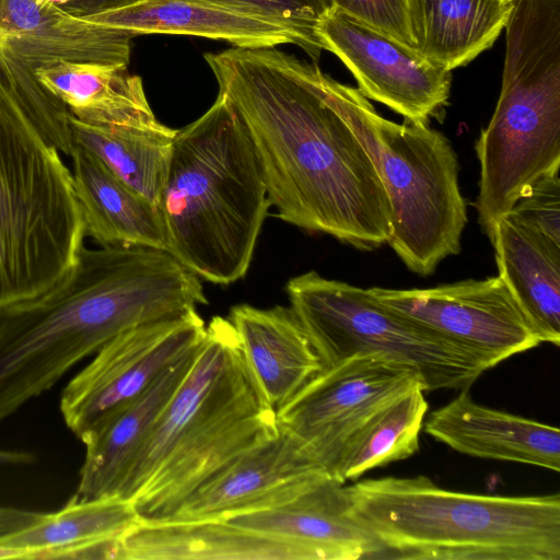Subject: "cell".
I'll return each instance as SVG.
<instances>
[{
    "instance_id": "7c38bea8",
    "label": "cell",
    "mask_w": 560,
    "mask_h": 560,
    "mask_svg": "<svg viewBox=\"0 0 560 560\" xmlns=\"http://www.w3.org/2000/svg\"><path fill=\"white\" fill-rule=\"evenodd\" d=\"M370 290L388 307L466 347L489 369L540 343L499 276L429 289Z\"/></svg>"
},
{
    "instance_id": "e0dca14e",
    "label": "cell",
    "mask_w": 560,
    "mask_h": 560,
    "mask_svg": "<svg viewBox=\"0 0 560 560\" xmlns=\"http://www.w3.org/2000/svg\"><path fill=\"white\" fill-rule=\"evenodd\" d=\"M424 431L465 455L560 470L558 428L479 405L467 389L432 411Z\"/></svg>"
},
{
    "instance_id": "52a82bcc",
    "label": "cell",
    "mask_w": 560,
    "mask_h": 560,
    "mask_svg": "<svg viewBox=\"0 0 560 560\" xmlns=\"http://www.w3.org/2000/svg\"><path fill=\"white\" fill-rule=\"evenodd\" d=\"M320 81L385 188L390 205L388 244L409 270L430 276L443 259L460 252L467 223L458 160L450 140L428 124L382 117L358 89L323 72Z\"/></svg>"
},
{
    "instance_id": "7402d4cb",
    "label": "cell",
    "mask_w": 560,
    "mask_h": 560,
    "mask_svg": "<svg viewBox=\"0 0 560 560\" xmlns=\"http://www.w3.org/2000/svg\"><path fill=\"white\" fill-rule=\"evenodd\" d=\"M73 188L85 235L101 246H139L166 250L159 207L113 174L82 147L71 152Z\"/></svg>"
},
{
    "instance_id": "ac0fdd59",
    "label": "cell",
    "mask_w": 560,
    "mask_h": 560,
    "mask_svg": "<svg viewBox=\"0 0 560 560\" xmlns=\"http://www.w3.org/2000/svg\"><path fill=\"white\" fill-rule=\"evenodd\" d=\"M120 547L122 560H320L304 545L225 520L140 522Z\"/></svg>"
},
{
    "instance_id": "5bb4252c",
    "label": "cell",
    "mask_w": 560,
    "mask_h": 560,
    "mask_svg": "<svg viewBox=\"0 0 560 560\" xmlns=\"http://www.w3.org/2000/svg\"><path fill=\"white\" fill-rule=\"evenodd\" d=\"M325 475L302 444L278 427L212 472L158 522L226 520L270 509Z\"/></svg>"
},
{
    "instance_id": "cb8c5ba5",
    "label": "cell",
    "mask_w": 560,
    "mask_h": 560,
    "mask_svg": "<svg viewBox=\"0 0 560 560\" xmlns=\"http://www.w3.org/2000/svg\"><path fill=\"white\" fill-rule=\"evenodd\" d=\"M415 50L452 71L489 49L505 27L510 0H407Z\"/></svg>"
},
{
    "instance_id": "d6986e66",
    "label": "cell",
    "mask_w": 560,
    "mask_h": 560,
    "mask_svg": "<svg viewBox=\"0 0 560 560\" xmlns=\"http://www.w3.org/2000/svg\"><path fill=\"white\" fill-rule=\"evenodd\" d=\"M201 342L173 362L135 401L82 442L85 454L77 497L120 498L133 463L192 365Z\"/></svg>"
},
{
    "instance_id": "603a6c76",
    "label": "cell",
    "mask_w": 560,
    "mask_h": 560,
    "mask_svg": "<svg viewBox=\"0 0 560 560\" xmlns=\"http://www.w3.org/2000/svg\"><path fill=\"white\" fill-rule=\"evenodd\" d=\"M140 522L130 500L74 494L60 510L0 537V544L34 550L36 559L121 560L120 538Z\"/></svg>"
},
{
    "instance_id": "836d02e7",
    "label": "cell",
    "mask_w": 560,
    "mask_h": 560,
    "mask_svg": "<svg viewBox=\"0 0 560 560\" xmlns=\"http://www.w3.org/2000/svg\"><path fill=\"white\" fill-rule=\"evenodd\" d=\"M35 458L28 451L0 447V466L31 465Z\"/></svg>"
},
{
    "instance_id": "3957f363",
    "label": "cell",
    "mask_w": 560,
    "mask_h": 560,
    "mask_svg": "<svg viewBox=\"0 0 560 560\" xmlns=\"http://www.w3.org/2000/svg\"><path fill=\"white\" fill-rule=\"evenodd\" d=\"M70 112L34 69L0 51V312L61 282L84 247Z\"/></svg>"
},
{
    "instance_id": "83f0119b",
    "label": "cell",
    "mask_w": 560,
    "mask_h": 560,
    "mask_svg": "<svg viewBox=\"0 0 560 560\" xmlns=\"http://www.w3.org/2000/svg\"><path fill=\"white\" fill-rule=\"evenodd\" d=\"M423 393L421 386L416 387L372 416L346 445L331 477L346 483L417 453L428 411Z\"/></svg>"
},
{
    "instance_id": "7a4b0ae2",
    "label": "cell",
    "mask_w": 560,
    "mask_h": 560,
    "mask_svg": "<svg viewBox=\"0 0 560 560\" xmlns=\"http://www.w3.org/2000/svg\"><path fill=\"white\" fill-rule=\"evenodd\" d=\"M200 280L166 250L83 247L47 294L0 312V423L119 334L207 304Z\"/></svg>"
},
{
    "instance_id": "9a60e30c",
    "label": "cell",
    "mask_w": 560,
    "mask_h": 560,
    "mask_svg": "<svg viewBox=\"0 0 560 560\" xmlns=\"http://www.w3.org/2000/svg\"><path fill=\"white\" fill-rule=\"evenodd\" d=\"M133 36L48 0H0V51L34 70L59 61L127 66Z\"/></svg>"
},
{
    "instance_id": "d6a6232c",
    "label": "cell",
    "mask_w": 560,
    "mask_h": 560,
    "mask_svg": "<svg viewBox=\"0 0 560 560\" xmlns=\"http://www.w3.org/2000/svg\"><path fill=\"white\" fill-rule=\"evenodd\" d=\"M45 513L14 506H0V537L27 527L44 517Z\"/></svg>"
},
{
    "instance_id": "5b68a950",
    "label": "cell",
    "mask_w": 560,
    "mask_h": 560,
    "mask_svg": "<svg viewBox=\"0 0 560 560\" xmlns=\"http://www.w3.org/2000/svg\"><path fill=\"white\" fill-rule=\"evenodd\" d=\"M270 207L248 132L219 93L176 130L159 201L166 252L198 278L231 284L246 275Z\"/></svg>"
},
{
    "instance_id": "8fae6325",
    "label": "cell",
    "mask_w": 560,
    "mask_h": 560,
    "mask_svg": "<svg viewBox=\"0 0 560 560\" xmlns=\"http://www.w3.org/2000/svg\"><path fill=\"white\" fill-rule=\"evenodd\" d=\"M419 386L423 388L420 378L406 366L378 355H354L323 369L276 412L277 422L331 476L361 427Z\"/></svg>"
},
{
    "instance_id": "30bf717a",
    "label": "cell",
    "mask_w": 560,
    "mask_h": 560,
    "mask_svg": "<svg viewBox=\"0 0 560 560\" xmlns=\"http://www.w3.org/2000/svg\"><path fill=\"white\" fill-rule=\"evenodd\" d=\"M197 308L126 330L106 342L66 385L60 412L83 442L127 408L205 338Z\"/></svg>"
},
{
    "instance_id": "e575fe53",
    "label": "cell",
    "mask_w": 560,
    "mask_h": 560,
    "mask_svg": "<svg viewBox=\"0 0 560 560\" xmlns=\"http://www.w3.org/2000/svg\"><path fill=\"white\" fill-rule=\"evenodd\" d=\"M9 559H36V553L31 549L15 548L0 544V560Z\"/></svg>"
},
{
    "instance_id": "1f68e13d",
    "label": "cell",
    "mask_w": 560,
    "mask_h": 560,
    "mask_svg": "<svg viewBox=\"0 0 560 560\" xmlns=\"http://www.w3.org/2000/svg\"><path fill=\"white\" fill-rule=\"evenodd\" d=\"M142 1L145 0H69L61 10L85 20L101 13L128 8Z\"/></svg>"
},
{
    "instance_id": "4fadbf2b",
    "label": "cell",
    "mask_w": 560,
    "mask_h": 560,
    "mask_svg": "<svg viewBox=\"0 0 560 560\" xmlns=\"http://www.w3.org/2000/svg\"><path fill=\"white\" fill-rule=\"evenodd\" d=\"M325 50L350 70L359 91L412 122L428 124L447 105L451 71L395 38L334 8L319 23Z\"/></svg>"
},
{
    "instance_id": "4dcf8cb0",
    "label": "cell",
    "mask_w": 560,
    "mask_h": 560,
    "mask_svg": "<svg viewBox=\"0 0 560 560\" xmlns=\"http://www.w3.org/2000/svg\"><path fill=\"white\" fill-rule=\"evenodd\" d=\"M335 8L415 49L407 0H332Z\"/></svg>"
},
{
    "instance_id": "d4e9b609",
    "label": "cell",
    "mask_w": 560,
    "mask_h": 560,
    "mask_svg": "<svg viewBox=\"0 0 560 560\" xmlns=\"http://www.w3.org/2000/svg\"><path fill=\"white\" fill-rule=\"evenodd\" d=\"M86 21L136 35L162 33L224 39L242 48L294 44L283 28L194 0H145Z\"/></svg>"
},
{
    "instance_id": "f546056e",
    "label": "cell",
    "mask_w": 560,
    "mask_h": 560,
    "mask_svg": "<svg viewBox=\"0 0 560 560\" xmlns=\"http://www.w3.org/2000/svg\"><path fill=\"white\" fill-rule=\"evenodd\" d=\"M509 213L560 242L559 171L533 184Z\"/></svg>"
},
{
    "instance_id": "9c48e42d",
    "label": "cell",
    "mask_w": 560,
    "mask_h": 560,
    "mask_svg": "<svg viewBox=\"0 0 560 560\" xmlns=\"http://www.w3.org/2000/svg\"><path fill=\"white\" fill-rule=\"evenodd\" d=\"M323 369L373 354L412 370L424 392L468 389L489 370L472 351L388 307L372 293L312 270L285 285Z\"/></svg>"
},
{
    "instance_id": "ba28073f",
    "label": "cell",
    "mask_w": 560,
    "mask_h": 560,
    "mask_svg": "<svg viewBox=\"0 0 560 560\" xmlns=\"http://www.w3.org/2000/svg\"><path fill=\"white\" fill-rule=\"evenodd\" d=\"M502 86L475 150L478 223L494 224L544 176L560 171V26L527 16L505 25Z\"/></svg>"
},
{
    "instance_id": "277c9868",
    "label": "cell",
    "mask_w": 560,
    "mask_h": 560,
    "mask_svg": "<svg viewBox=\"0 0 560 560\" xmlns=\"http://www.w3.org/2000/svg\"><path fill=\"white\" fill-rule=\"evenodd\" d=\"M278 427L232 323L215 316L119 497L132 502L141 522H158L212 472Z\"/></svg>"
},
{
    "instance_id": "484cf974",
    "label": "cell",
    "mask_w": 560,
    "mask_h": 560,
    "mask_svg": "<svg viewBox=\"0 0 560 560\" xmlns=\"http://www.w3.org/2000/svg\"><path fill=\"white\" fill-rule=\"evenodd\" d=\"M37 80L77 119L93 125L156 121L142 81L127 66L59 61L34 70Z\"/></svg>"
},
{
    "instance_id": "4316f807",
    "label": "cell",
    "mask_w": 560,
    "mask_h": 560,
    "mask_svg": "<svg viewBox=\"0 0 560 560\" xmlns=\"http://www.w3.org/2000/svg\"><path fill=\"white\" fill-rule=\"evenodd\" d=\"M74 144L101 160L132 189L159 207L176 130L159 120L138 125H93L70 114Z\"/></svg>"
},
{
    "instance_id": "44dd1931",
    "label": "cell",
    "mask_w": 560,
    "mask_h": 560,
    "mask_svg": "<svg viewBox=\"0 0 560 560\" xmlns=\"http://www.w3.org/2000/svg\"><path fill=\"white\" fill-rule=\"evenodd\" d=\"M490 241L503 280L540 343L560 345V242L506 213Z\"/></svg>"
},
{
    "instance_id": "f1b7e54d",
    "label": "cell",
    "mask_w": 560,
    "mask_h": 560,
    "mask_svg": "<svg viewBox=\"0 0 560 560\" xmlns=\"http://www.w3.org/2000/svg\"><path fill=\"white\" fill-rule=\"evenodd\" d=\"M285 30L295 45L313 59L324 45L317 34L322 20L335 8L332 0H194Z\"/></svg>"
},
{
    "instance_id": "6da1fadb",
    "label": "cell",
    "mask_w": 560,
    "mask_h": 560,
    "mask_svg": "<svg viewBox=\"0 0 560 560\" xmlns=\"http://www.w3.org/2000/svg\"><path fill=\"white\" fill-rule=\"evenodd\" d=\"M205 59L248 132L277 217L362 250L388 243L387 194L328 102L318 67L275 47H234Z\"/></svg>"
},
{
    "instance_id": "8992f818",
    "label": "cell",
    "mask_w": 560,
    "mask_h": 560,
    "mask_svg": "<svg viewBox=\"0 0 560 560\" xmlns=\"http://www.w3.org/2000/svg\"><path fill=\"white\" fill-rule=\"evenodd\" d=\"M353 517L383 557L435 560H559L560 495L447 490L425 476L345 486Z\"/></svg>"
},
{
    "instance_id": "ffe728a7",
    "label": "cell",
    "mask_w": 560,
    "mask_h": 560,
    "mask_svg": "<svg viewBox=\"0 0 560 560\" xmlns=\"http://www.w3.org/2000/svg\"><path fill=\"white\" fill-rule=\"evenodd\" d=\"M267 404L277 412L322 370V361L291 307L238 304L228 317Z\"/></svg>"
},
{
    "instance_id": "2e32d148",
    "label": "cell",
    "mask_w": 560,
    "mask_h": 560,
    "mask_svg": "<svg viewBox=\"0 0 560 560\" xmlns=\"http://www.w3.org/2000/svg\"><path fill=\"white\" fill-rule=\"evenodd\" d=\"M225 521L313 549L320 560L380 557L381 545L353 517L345 483L325 475L290 500Z\"/></svg>"
}]
</instances>
